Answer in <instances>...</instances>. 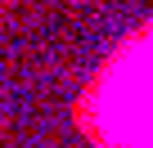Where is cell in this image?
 <instances>
[{"instance_id": "cell-1", "label": "cell", "mask_w": 153, "mask_h": 148, "mask_svg": "<svg viewBox=\"0 0 153 148\" xmlns=\"http://www.w3.org/2000/svg\"><path fill=\"white\" fill-rule=\"evenodd\" d=\"M99 130L122 148H153V36L140 40L104 81Z\"/></svg>"}]
</instances>
